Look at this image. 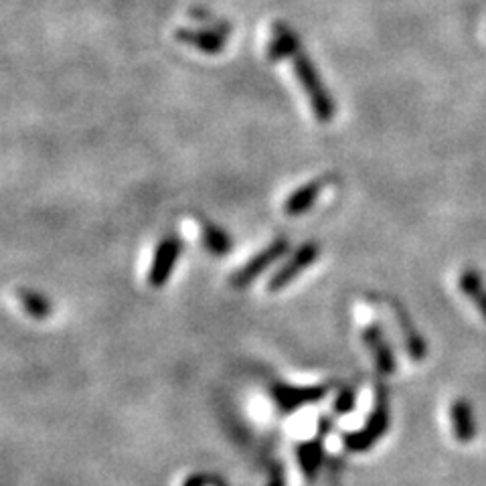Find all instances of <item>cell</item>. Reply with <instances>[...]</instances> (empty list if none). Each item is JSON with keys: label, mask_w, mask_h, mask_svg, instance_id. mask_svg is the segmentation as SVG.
I'll use <instances>...</instances> for the list:
<instances>
[{"label": "cell", "mask_w": 486, "mask_h": 486, "mask_svg": "<svg viewBox=\"0 0 486 486\" xmlns=\"http://www.w3.org/2000/svg\"><path fill=\"white\" fill-rule=\"evenodd\" d=\"M292 61H294V71H296V77L300 81L302 90L306 92L308 101H311L316 120L322 124L330 122L335 117L336 106H335L333 95H330L328 92V87L324 85L319 69L314 68L312 59L300 51L298 55L292 57Z\"/></svg>", "instance_id": "obj_1"}, {"label": "cell", "mask_w": 486, "mask_h": 486, "mask_svg": "<svg viewBox=\"0 0 486 486\" xmlns=\"http://www.w3.org/2000/svg\"><path fill=\"white\" fill-rule=\"evenodd\" d=\"M288 246L290 241L286 238H276L266 249H262V252L255 254L246 266H241L238 271H235V274L231 276L233 288H247L249 284H254L255 279L271 266V263H276V260H279V257L288 252Z\"/></svg>", "instance_id": "obj_2"}, {"label": "cell", "mask_w": 486, "mask_h": 486, "mask_svg": "<svg viewBox=\"0 0 486 486\" xmlns=\"http://www.w3.org/2000/svg\"><path fill=\"white\" fill-rule=\"evenodd\" d=\"M320 255V246L316 241H306L302 243V246L294 252V255L290 257L288 262L284 263L282 268H279L274 276L270 278L268 282V290L274 294L278 290H282L288 286L290 282H294L300 276V271H304L306 268H311L312 263L319 260Z\"/></svg>", "instance_id": "obj_3"}, {"label": "cell", "mask_w": 486, "mask_h": 486, "mask_svg": "<svg viewBox=\"0 0 486 486\" xmlns=\"http://www.w3.org/2000/svg\"><path fill=\"white\" fill-rule=\"evenodd\" d=\"M181 252H182V241L179 235L168 233L166 238L160 239L157 252H154L150 271H149V282L152 288H160V286H165L168 282L176 262H179Z\"/></svg>", "instance_id": "obj_4"}, {"label": "cell", "mask_w": 486, "mask_h": 486, "mask_svg": "<svg viewBox=\"0 0 486 486\" xmlns=\"http://www.w3.org/2000/svg\"><path fill=\"white\" fill-rule=\"evenodd\" d=\"M174 36H176V41L185 43V45H189V47H195V49L201 51V53L219 55V53H223L227 36L230 35L215 31V28H209V27L207 28L182 27L174 33Z\"/></svg>", "instance_id": "obj_5"}, {"label": "cell", "mask_w": 486, "mask_h": 486, "mask_svg": "<svg viewBox=\"0 0 486 486\" xmlns=\"http://www.w3.org/2000/svg\"><path fill=\"white\" fill-rule=\"evenodd\" d=\"M389 417H387V401H385V393H383V387H379L377 392V409L371 416L367 428H363L357 433H352L347 440V446L351 450H365L369 448L375 440H377L383 432L387 430Z\"/></svg>", "instance_id": "obj_6"}, {"label": "cell", "mask_w": 486, "mask_h": 486, "mask_svg": "<svg viewBox=\"0 0 486 486\" xmlns=\"http://www.w3.org/2000/svg\"><path fill=\"white\" fill-rule=\"evenodd\" d=\"M363 341L367 344V349L371 351L377 369L385 375H392L395 371L393 349H392V344L387 343V338H385V335H383V330L377 322H371L369 327L365 328Z\"/></svg>", "instance_id": "obj_7"}, {"label": "cell", "mask_w": 486, "mask_h": 486, "mask_svg": "<svg viewBox=\"0 0 486 486\" xmlns=\"http://www.w3.org/2000/svg\"><path fill=\"white\" fill-rule=\"evenodd\" d=\"M327 185H328V179H324L322 176V179L306 182V185H302L300 189L294 190V193L286 198V203H284L286 215L300 217V215H304V213L311 211L314 207V203L319 201L322 189Z\"/></svg>", "instance_id": "obj_8"}, {"label": "cell", "mask_w": 486, "mask_h": 486, "mask_svg": "<svg viewBox=\"0 0 486 486\" xmlns=\"http://www.w3.org/2000/svg\"><path fill=\"white\" fill-rule=\"evenodd\" d=\"M300 39L298 35L292 31L288 25L274 23L271 25V41L268 45V57L271 61H279V59L294 57L300 53Z\"/></svg>", "instance_id": "obj_9"}, {"label": "cell", "mask_w": 486, "mask_h": 486, "mask_svg": "<svg viewBox=\"0 0 486 486\" xmlns=\"http://www.w3.org/2000/svg\"><path fill=\"white\" fill-rule=\"evenodd\" d=\"M395 316H397V322H400L401 335L405 338V344H408V351H409L411 359L422 360L425 357V341H424V336L417 333L416 324L411 322L409 314L405 312L403 306L395 304Z\"/></svg>", "instance_id": "obj_10"}, {"label": "cell", "mask_w": 486, "mask_h": 486, "mask_svg": "<svg viewBox=\"0 0 486 486\" xmlns=\"http://www.w3.org/2000/svg\"><path fill=\"white\" fill-rule=\"evenodd\" d=\"M201 233H203V246L213 255H227L231 252L233 243L231 235L221 230L219 225L211 223V221H201Z\"/></svg>", "instance_id": "obj_11"}, {"label": "cell", "mask_w": 486, "mask_h": 486, "mask_svg": "<svg viewBox=\"0 0 486 486\" xmlns=\"http://www.w3.org/2000/svg\"><path fill=\"white\" fill-rule=\"evenodd\" d=\"M460 288L464 292V296L473 300L474 306L478 308V312L486 319V284L481 276V271L464 270L460 276Z\"/></svg>", "instance_id": "obj_12"}, {"label": "cell", "mask_w": 486, "mask_h": 486, "mask_svg": "<svg viewBox=\"0 0 486 486\" xmlns=\"http://www.w3.org/2000/svg\"><path fill=\"white\" fill-rule=\"evenodd\" d=\"M452 425L460 441L473 440L474 417H473V409H470V405L466 401L452 403Z\"/></svg>", "instance_id": "obj_13"}, {"label": "cell", "mask_w": 486, "mask_h": 486, "mask_svg": "<svg viewBox=\"0 0 486 486\" xmlns=\"http://www.w3.org/2000/svg\"><path fill=\"white\" fill-rule=\"evenodd\" d=\"M19 300L23 304L25 312L33 319H47V316L53 312V306H51V300L43 296V294L28 290V288H20L19 290Z\"/></svg>", "instance_id": "obj_14"}, {"label": "cell", "mask_w": 486, "mask_h": 486, "mask_svg": "<svg viewBox=\"0 0 486 486\" xmlns=\"http://www.w3.org/2000/svg\"><path fill=\"white\" fill-rule=\"evenodd\" d=\"M327 392L322 387H311V389H296V387H278L276 397L284 408H298L302 401H312Z\"/></svg>", "instance_id": "obj_15"}, {"label": "cell", "mask_w": 486, "mask_h": 486, "mask_svg": "<svg viewBox=\"0 0 486 486\" xmlns=\"http://www.w3.org/2000/svg\"><path fill=\"white\" fill-rule=\"evenodd\" d=\"M190 14H193V19L201 20V23H205L209 28H215V31H221V33H225V35H230V31H231V25H230V23H223V20L215 19V17H213V14L207 12V11H203V9H193V11H190Z\"/></svg>", "instance_id": "obj_16"}, {"label": "cell", "mask_w": 486, "mask_h": 486, "mask_svg": "<svg viewBox=\"0 0 486 486\" xmlns=\"http://www.w3.org/2000/svg\"><path fill=\"white\" fill-rule=\"evenodd\" d=\"M187 486H198V481H189Z\"/></svg>", "instance_id": "obj_17"}]
</instances>
